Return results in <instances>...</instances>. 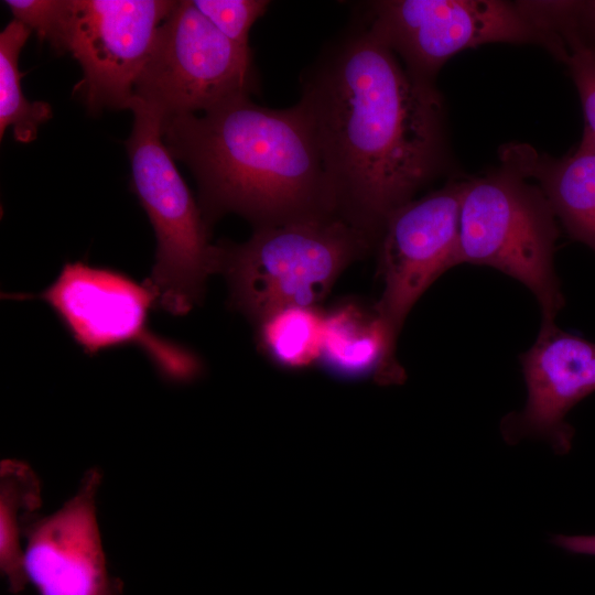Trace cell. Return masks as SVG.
Masks as SVG:
<instances>
[{"label":"cell","instance_id":"obj_12","mask_svg":"<svg viewBox=\"0 0 595 595\" xmlns=\"http://www.w3.org/2000/svg\"><path fill=\"white\" fill-rule=\"evenodd\" d=\"M521 365L527 401L520 413L504 420L505 439L537 437L566 454L574 435L566 415L595 391V343L560 329L555 322H542Z\"/></svg>","mask_w":595,"mask_h":595},{"label":"cell","instance_id":"obj_11","mask_svg":"<svg viewBox=\"0 0 595 595\" xmlns=\"http://www.w3.org/2000/svg\"><path fill=\"white\" fill-rule=\"evenodd\" d=\"M102 475L90 467L76 494L25 533L24 571L39 595H121L110 574L97 520Z\"/></svg>","mask_w":595,"mask_h":595},{"label":"cell","instance_id":"obj_14","mask_svg":"<svg viewBox=\"0 0 595 595\" xmlns=\"http://www.w3.org/2000/svg\"><path fill=\"white\" fill-rule=\"evenodd\" d=\"M318 363L343 378L372 376L381 385L401 383L404 378L396 346L375 306L354 301L325 312Z\"/></svg>","mask_w":595,"mask_h":595},{"label":"cell","instance_id":"obj_13","mask_svg":"<svg viewBox=\"0 0 595 595\" xmlns=\"http://www.w3.org/2000/svg\"><path fill=\"white\" fill-rule=\"evenodd\" d=\"M500 163L536 181L556 218L576 240L595 250V151L580 143L554 158L527 143L504 144Z\"/></svg>","mask_w":595,"mask_h":595},{"label":"cell","instance_id":"obj_17","mask_svg":"<svg viewBox=\"0 0 595 595\" xmlns=\"http://www.w3.org/2000/svg\"><path fill=\"white\" fill-rule=\"evenodd\" d=\"M31 33L14 19L0 33V136L11 128L14 139L23 143L33 141L39 127L52 117L50 104L30 101L22 89L18 62Z\"/></svg>","mask_w":595,"mask_h":595},{"label":"cell","instance_id":"obj_3","mask_svg":"<svg viewBox=\"0 0 595 595\" xmlns=\"http://www.w3.org/2000/svg\"><path fill=\"white\" fill-rule=\"evenodd\" d=\"M217 245L230 305L255 323L284 306H318L342 272L377 242L333 215L255 228L242 244Z\"/></svg>","mask_w":595,"mask_h":595},{"label":"cell","instance_id":"obj_5","mask_svg":"<svg viewBox=\"0 0 595 595\" xmlns=\"http://www.w3.org/2000/svg\"><path fill=\"white\" fill-rule=\"evenodd\" d=\"M555 218L542 190L507 164L465 178L459 264L488 266L518 280L538 300L542 322H555L564 304L554 269Z\"/></svg>","mask_w":595,"mask_h":595},{"label":"cell","instance_id":"obj_1","mask_svg":"<svg viewBox=\"0 0 595 595\" xmlns=\"http://www.w3.org/2000/svg\"><path fill=\"white\" fill-rule=\"evenodd\" d=\"M300 87L337 212L378 244L390 214L447 167L442 96L360 18L324 45Z\"/></svg>","mask_w":595,"mask_h":595},{"label":"cell","instance_id":"obj_8","mask_svg":"<svg viewBox=\"0 0 595 595\" xmlns=\"http://www.w3.org/2000/svg\"><path fill=\"white\" fill-rule=\"evenodd\" d=\"M32 299L45 302L88 355L138 345L170 381L188 382L202 371L191 351L158 337L149 327L152 292L130 277L82 261L67 262L56 280Z\"/></svg>","mask_w":595,"mask_h":595},{"label":"cell","instance_id":"obj_22","mask_svg":"<svg viewBox=\"0 0 595 595\" xmlns=\"http://www.w3.org/2000/svg\"><path fill=\"white\" fill-rule=\"evenodd\" d=\"M551 542L570 553L595 556V534H556Z\"/></svg>","mask_w":595,"mask_h":595},{"label":"cell","instance_id":"obj_16","mask_svg":"<svg viewBox=\"0 0 595 595\" xmlns=\"http://www.w3.org/2000/svg\"><path fill=\"white\" fill-rule=\"evenodd\" d=\"M325 312L318 306H284L253 324L262 351L280 367L303 369L320 361Z\"/></svg>","mask_w":595,"mask_h":595},{"label":"cell","instance_id":"obj_19","mask_svg":"<svg viewBox=\"0 0 595 595\" xmlns=\"http://www.w3.org/2000/svg\"><path fill=\"white\" fill-rule=\"evenodd\" d=\"M564 43L567 48L564 64L577 89L585 119L580 143L595 151V50L573 34L564 36Z\"/></svg>","mask_w":595,"mask_h":595},{"label":"cell","instance_id":"obj_20","mask_svg":"<svg viewBox=\"0 0 595 595\" xmlns=\"http://www.w3.org/2000/svg\"><path fill=\"white\" fill-rule=\"evenodd\" d=\"M14 20L23 23L40 40L62 50V39L68 10V0H6Z\"/></svg>","mask_w":595,"mask_h":595},{"label":"cell","instance_id":"obj_9","mask_svg":"<svg viewBox=\"0 0 595 595\" xmlns=\"http://www.w3.org/2000/svg\"><path fill=\"white\" fill-rule=\"evenodd\" d=\"M171 0H68L62 52L83 69L77 89L91 112L128 109Z\"/></svg>","mask_w":595,"mask_h":595},{"label":"cell","instance_id":"obj_10","mask_svg":"<svg viewBox=\"0 0 595 595\" xmlns=\"http://www.w3.org/2000/svg\"><path fill=\"white\" fill-rule=\"evenodd\" d=\"M464 180L411 199L388 217L377 244L382 292L374 305L392 344L410 310L446 270L459 264Z\"/></svg>","mask_w":595,"mask_h":595},{"label":"cell","instance_id":"obj_18","mask_svg":"<svg viewBox=\"0 0 595 595\" xmlns=\"http://www.w3.org/2000/svg\"><path fill=\"white\" fill-rule=\"evenodd\" d=\"M195 8L227 39L242 48L253 23L269 9L268 0H192Z\"/></svg>","mask_w":595,"mask_h":595},{"label":"cell","instance_id":"obj_21","mask_svg":"<svg viewBox=\"0 0 595 595\" xmlns=\"http://www.w3.org/2000/svg\"><path fill=\"white\" fill-rule=\"evenodd\" d=\"M570 31L581 43L595 50V0L574 1Z\"/></svg>","mask_w":595,"mask_h":595},{"label":"cell","instance_id":"obj_15","mask_svg":"<svg viewBox=\"0 0 595 595\" xmlns=\"http://www.w3.org/2000/svg\"><path fill=\"white\" fill-rule=\"evenodd\" d=\"M42 506V484L25 462L0 463V571L9 591L19 594L29 581L24 571L25 533Z\"/></svg>","mask_w":595,"mask_h":595},{"label":"cell","instance_id":"obj_6","mask_svg":"<svg viewBox=\"0 0 595 595\" xmlns=\"http://www.w3.org/2000/svg\"><path fill=\"white\" fill-rule=\"evenodd\" d=\"M359 18L418 82L435 86L456 53L487 43L539 45L565 62L567 48L519 4L504 0H376Z\"/></svg>","mask_w":595,"mask_h":595},{"label":"cell","instance_id":"obj_2","mask_svg":"<svg viewBox=\"0 0 595 595\" xmlns=\"http://www.w3.org/2000/svg\"><path fill=\"white\" fill-rule=\"evenodd\" d=\"M163 141L192 171L208 226L225 214L253 228L339 215L312 126L284 109L241 98L162 119Z\"/></svg>","mask_w":595,"mask_h":595},{"label":"cell","instance_id":"obj_7","mask_svg":"<svg viewBox=\"0 0 595 595\" xmlns=\"http://www.w3.org/2000/svg\"><path fill=\"white\" fill-rule=\"evenodd\" d=\"M257 89L251 48L232 43L192 0H182L158 29L133 98L164 119L204 113Z\"/></svg>","mask_w":595,"mask_h":595},{"label":"cell","instance_id":"obj_4","mask_svg":"<svg viewBox=\"0 0 595 595\" xmlns=\"http://www.w3.org/2000/svg\"><path fill=\"white\" fill-rule=\"evenodd\" d=\"M133 126L126 141L132 188L153 227L154 264L143 284L155 306L171 315L187 314L204 298L206 281L218 268V245L198 202L181 176L162 138V117L132 98Z\"/></svg>","mask_w":595,"mask_h":595}]
</instances>
